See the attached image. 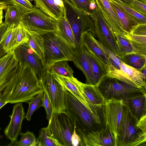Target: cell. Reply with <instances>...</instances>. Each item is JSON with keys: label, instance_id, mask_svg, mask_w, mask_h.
Instances as JSON below:
<instances>
[{"label": "cell", "instance_id": "obj_36", "mask_svg": "<svg viewBox=\"0 0 146 146\" xmlns=\"http://www.w3.org/2000/svg\"><path fill=\"white\" fill-rule=\"evenodd\" d=\"M43 93L38 94L28 102L29 108L26 115V119L27 121H30L34 112L41 107Z\"/></svg>", "mask_w": 146, "mask_h": 146}, {"label": "cell", "instance_id": "obj_12", "mask_svg": "<svg viewBox=\"0 0 146 146\" xmlns=\"http://www.w3.org/2000/svg\"><path fill=\"white\" fill-rule=\"evenodd\" d=\"M123 105L122 101L110 100L105 102L103 108L105 125L114 134L116 141L119 129Z\"/></svg>", "mask_w": 146, "mask_h": 146}, {"label": "cell", "instance_id": "obj_11", "mask_svg": "<svg viewBox=\"0 0 146 146\" xmlns=\"http://www.w3.org/2000/svg\"><path fill=\"white\" fill-rule=\"evenodd\" d=\"M94 32L98 40L114 52L119 57L118 46L115 36L97 9L91 15Z\"/></svg>", "mask_w": 146, "mask_h": 146}, {"label": "cell", "instance_id": "obj_5", "mask_svg": "<svg viewBox=\"0 0 146 146\" xmlns=\"http://www.w3.org/2000/svg\"><path fill=\"white\" fill-rule=\"evenodd\" d=\"M95 86L105 102L111 100L124 102L129 98L146 94V88L136 87L106 75Z\"/></svg>", "mask_w": 146, "mask_h": 146}, {"label": "cell", "instance_id": "obj_55", "mask_svg": "<svg viewBox=\"0 0 146 146\" xmlns=\"http://www.w3.org/2000/svg\"><path fill=\"white\" fill-rule=\"evenodd\" d=\"M1 130V127H0V130Z\"/></svg>", "mask_w": 146, "mask_h": 146}, {"label": "cell", "instance_id": "obj_2", "mask_svg": "<svg viewBox=\"0 0 146 146\" xmlns=\"http://www.w3.org/2000/svg\"><path fill=\"white\" fill-rule=\"evenodd\" d=\"M65 112L80 138L106 126L102 112L90 110L67 90L65 92Z\"/></svg>", "mask_w": 146, "mask_h": 146}, {"label": "cell", "instance_id": "obj_30", "mask_svg": "<svg viewBox=\"0 0 146 146\" xmlns=\"http://www.w3.org/2000/svg\"><path fill=\"white\" fill-rule=\"evenodd\" d=\"M120 59L124 63L138 70L146 65V55L133 53L124 55Z\"/></svg>", "mask_w": 146, "mask_h": 146}, {"label": "cell", "instance_id": "obj_4", "mask_svg": "<svg viewBox=\"0 0 146 146\" xmlns=\"http://www.w3.org/2000/svg\"><path fill=\"white\" fill-rule=\"evenodd\" d=\"M123 103L117 146H146V133L137 126L139 120L132 113L127 103Z\"/></svg>", "mask_w": 146, "mask_h": 146}, {"label": "cell", "instance_id": "obj_31", "mask_svg": "<svg viewBox=\"0 0 146 146\" xmlns=\"http://www.w3.org/2000/svg\"><path fill=\"white\" fill-rule=\"evenodd\" d=\"M15 25L13 24L8 27L4 34L1 41V43L5 51L7 53L15 49Z\"/></svg>", "mask_w": 146, "mask_h": 146}, {"label": "cell", "instance_id": "obj_56", "mask_svg": "<svg viewBox=\"0 0 146 146\" xmlns=\"http://www.w3.org/2000/svg\"></svg>", "mask_w": 146, "mask_h": 146}, {"label": "cell", "instance_id": "obj_27", "mask_svg": "<svg viewBox=\"0 0 146 146\" xmlns=\"http://www.w3.org/2000/svg\"><path fill=\"white\" fill-rule=\"evenodd\" d=\"M116 39L118 46L119 58L128 54L136 53L146 55L131 41L124 36L113 33Z\"/></svg>", "mask_w": 146, "mask_h": 146}, {"label": "cell", "instance_id": "obj_13", "mask_svg": "<svg viewBox=\"0 0 146 146\" xmlns=\"http://www.w3.org/2000/svg\"><path fill=\"white\" fill-rule=\"evenodd\" d=\"M117 146L114 134L106 126L92 131L80 138V146Z\"/></svg>", "mask_w": 146, "mask_h": 146}, {"label": "cell", "instance_id": "obj_28", "mask_svg": "<svg viewBox=\"0 0 146 146\" xmlns=\"http://www.w3.org/2000/svg\"><path fill=\"white\" fill-rule=\"evenodd\" d=\"M25 29L29 39L27 43L38 55L42 64L44 58V51L42 35L36 32Z\"/></svg>", "mask_w": 146, "mask_h": 146}, {"label": "cell", "instance_id": "obj_1", "mask_svg": "<svg viewBox=\"0 0 146 146\" xmlns=\"http://www.w3.org/2000/svg\"><path fill=\"white\" fill-rule=\"evenodd\" d=\"M34 70L29 64L19 63L2 92L7 103H28L38 94L44 92Z\"/></svg>", "mask_w": 146, "mask_h": 146}, {"label": "cell", "instance_id": "obj_21", "mask_svg": "<svg viewBox=\"0 0 146 146\" xmlns=\"http://www.w3.org/2000/svg\"><path fill=\"white\" fill-rule=\"evenodd\" d=\"M94 31L90 30L83 33V42L86 49L93 53L104 64H110L107 57L95 41Z\"/></svg>", "mask_w": 146, "mask_h": 146}, {"label": "cell", "instance_id": "obj_16", "mask_svg": "<svg viewBox=\"0 0 146 146\" xmlns=\"http://www.w3.org/2000/svg\"><path fill=\"white\" fill-rule=\"evenodd\" d=\"M19 63H27L34 70L40 79L43 71L42 61L38 55L26 43L19 46L14 50Z\"/></svg>", "mask_w": 146, "mask_h": 146}, {"label": "cell", "instance_id": "obj_18", "mask_svg": "<svg viewBox=\"0 0 146 146\" xmlns=\"http://www.w3.org/2000/svg\"><path fill=\"white\" fill-rule=\"evenodd\" d=\"M18 64L14 50L9 51L0 58V86L11 77Z\"/></svg>", "mask_w": 146, "mask_h": 146}, {"label": "cell", "instance_id": "obj_29", "mask_svg": "<svg viewBox=\"0 0 146 146\" xmlns=\"http://www.w3.org/2000/svg\"><path fill=\"white\" fill-rule=\"evenodd\" d=\"M108 0L112 8L116 13L125 31L127 34L129 33L132 28L138 24L112 0Z\"/></svg>", "mask_w": 146, "mask_h": 146}, {"label": "cell", "instance_id": "obj_20", "mask_svg": "<svg viewBox=\"0 0 146 146\" xmlns=\"http://www.w3.org/2000/svg\"><path fill=\"white\" fill-rule=\"evenodd\" d=\"M78 83L89 107L91 106H95L103 107L105 101L95 86L83 83L78 80Z\"/></svg>", "mask_w": 146, "mask_h": 146}, {"label": "cell", "instance_id": "obj_49", "mask_svg": "<svg viewBox=\"0 0 146 146\" xmlns=\"http://www.w3.org/2000/svg\"><path fill=\"white\" fill-rule=\"evenodd\" d=\"M54 1L57 5L64 9V3L62 0H54Z\"/></svg>", "mask_w": 146, "mask_h": 146}, {"label": "cell", "instance_id": "obj_22", "mask_svg": "<svg viewBox=\"0 0 146 146\" xmlns=\"http://www.w3.org/2000/svg\"><path fill=\"white\" fill-rule=\"evenodd\" d=\"M123 36L146 53V24H139L135 26L129 33Z\"/></svg>", "mask_w": 146, "mask_h": 146}, {"label": "cell", "instance_id": "obj_53", "mask_svg": "<svg viewBox=\"0 0 146 146\" xmlns=\"http://www.w3.org/2000/svg\"><path fill=\"white\" fill-rule=\"evenodd\" d=\"M137 0L146 4V0Z\"/></svg>", "mask_w": 146, "mask_h": 146}, {"label": "cell", "instance_id": "obj_6", "mask_svg": "<svg viewBox=\"0 0 146 146\" xmlns=\"http://www.w3.org/2000/svg\"><path fill=\"white\" fill-rule=\"evenodd\" d=\"M65 15L72 31L75 48L78 46L82 34L90 30L94 31L91 15L74 6L68 0H62Z\"/></svg>", "mask_w": 146, "mask_h": 146}, {"label": "cell", "instance_id": "obj_8", "mask_svg": "<svg viewBox=\"0 0 146 146\" xmlns=\"http://www.w3.org/2000/svg\"><path fill=\"white\" fill-rule=\"evenodd\" d=\"M57 20L36 7L22 15L21 22L27 29L40 35L55 32Z\"/></svg>", "mask_w": 146, "mask_h": 146}, {"label": "cell", "instance_id": "obj_14", "mask_svg": "<svg viewBox=\"0 0 146 146\" xmlns=\"http://www.w3.org/2000/svg\"><path fill=\"white\" fill-rule=\"evenodd\" d=\"M98 11L113 33L127 34L115 11L108 0H95Z\"/></svg>", "mask_w": 146, "mask_h": 146}, {"label": "cell", "instance_id": "obj_17", "mask_svg": "<svg viewBox=\"0 0 146 146\" xmlns=\"http://www.w3.org/2000/svg\"><path fill=\"white\" fill-rule=\"evenodd\" d=\"M83 33L81 35L78 46L74 49L72 61L85 75L86 83L96 86V83L91 70L85 51L83 42Z\"/></svg>", "mask_w": 146, "mask_h": 146}, {"label": "cell", "instance_id": "obj_54", "mask_svg": "<svg viewBox=\"0 0 146 146\" xmlns=\"http://www.w3.org/2000/svg\"><path fill=\"white\" fill-rule=\"evenodd\" d=\"M3 0H0V2H1Z\"/></svg>", "mask_w": 146, "mask_h": 146}, {"label": "cell", "instance_id": "obj_46", "mask_svg": "<svg viewBox=\"0 0 146 146\" xmlns=\"http://www.w3.org/2000/svg\"><path fill=\"white\" fill-rule=\"evenodd\" d=\"M72 135L71 142L72 146H80V137L76 133L75 128Z\"/></svg>", "mask_w": 146, "mask_h": 146}, {"label": "cell", "instance_id": "obj_50", "mask_svg": "<svg viewBox=\"0 0 146 146\" xmlns=\"http://www.w3.org/2000/svg\"><path fill=\"white\" fill-rule=\"evenodd\" d=\"M8 5L5 3L0 2V9L6 11Z\"/></svg>", "mask_w": 146, "mask_h": 146}, {"label": "cell", "instance_id": "obj_42", "mask_svg": "<svg viewBox=\"0 0 146 146\" xmlns=\"http://www.w3.org/2000/svg\"><path fill=\"white\" fill-rule=\"evenodd\" d=\"M41 106L43 107L46 113V118L49 122L53 113V108L47 93L44 92Z\"/></svg>", "mask_w": 146, "mask_h": 146}, {"label": "cell", "instance_id": "obj_39", "mask_svg": "<svg viewBox=\"0 0 146 146\" xmlns=\"http://www.w3.org/2000/svg\"><path fill=\"white\" fill-rule=\"evenodd\" d=\"M14 30L16 49L19 46L27 43L29 39L26 30L21 22Z\"/></svg>", "mask_w": 146, "mask_h": 146}, {"label": "cell", "instance_id": "obj_10", "mask_svg": "<svg viewBox=\"0 0 146 146\" xmlns=\"http://www.w3.org/2000/svg\"><path fill=\"white\" fill-rule=\"evenodd\" d=\"M104 65L106 76L117 79L136 87H146V79L142 73L121 61L119 69L110 64Z\"/></svg>", "mask_w": 146, "mask_h": 146}, {"label": "cell", "instance_id": "obj_47", "mask_svg": "<svg viewBox=\"0 0 146 146\" xmlns=\"http://www.w3.org/2000/svg\"><path fill=\"white\" fill-rule=\"evenodd\" d=\"M10 78L0 86V99L3 98V92L9 83Z\"/></svg>", "mask_w": 146, "mask_h": 146}, {"label": "cell", "instance_id": "obj_48", "mask_svg": "<svg viewBox=\"0 0 146 146\" xmlns=\"http://www.w3.org/2000/svg\"><path fill=\"white\" fill-rule=\"evenodd\" d=\"M123 3L130 7H131L132 3L133 0H114Z\"/></svg>", "mask_w": 146, "mask_h": 146}, {"label": "cell", "instance_id": "obj_25", "mask_svg": "<svg viewBox=\"0 0 146 146\" xmlns=\"http://www.w3.org/2000/svg\"><path fill=\"white\" fill-rule=\"evenodd\" d=\"M146 94L127 99L123 102L127 104L133 114L139 120L146 115Z\"/></svg>", "mask_w": 146, "mask_h": 146}, {"label": "cell", "instance_id": "obj_32", "mask_svg": "<svg viewBox=\"0 0 146 146\" xmlns=\"http://www.w3.org/2000/svg\"><path fill=\"white\" fill-rule=\"evenodd\" d=\"M67 60L58 62L53 64L48 69L51 73H54L64 76L73 78L74 71L69 65Z\"/></svg>", "mask_w": 146, "mask_h": 146}, {"label": "cell", "instance_id": "obj_26", "mask_svg": "<svg viewBox=\"0 0 146 146\" xmlns=\"http://www.w3.org/2000/svg\"><path fill=\"white\" fill-rule=\"evenodd\" d=\"M55 32L67 44L75 48L74 35L65 14L57 20Z\"/></svg>", "mask_w": 146, "mask_h": 146}, {"label": "cell", "instance_id": "obj_19", "mask_svg": "<svg viewBox=\"0 0 146 146\" xmlns=\"http://www.w3.org/2000/svg\"><path fill=\"white\" fill-rule=\"evenodd\" d=\"M51 73L54 78L66 90H68L88 108L92 110L79 88L77 78L74 77L72 78L66 77L54 73Z\"/></svg>", "mask_w": 146, "mask_h": 146}, {"label": "cell", "instance_id": "obj_9", "mask_svg": "<svg viewBox=\"0 0 146 146\" xmlns=\"http://www.w3.org/2000/svg\"><path fill=\"white\" fill-rule=\"evenodd\" d=\"M39 80L44 92L50 101L53 112L65 113V88L54 78L49 70L43 71Z\"/></svg>", "mask_w": 146, "mask_h": 146}, {"label": "cell", "instance_id": "obj_52", "mask_svg": "<svg viewBox=\"0 0 146 146\" xmlns=\"http://www.w3.org/2000/svg\"><path fill=\"white\" fill-rule=\"evenodd\" d=\"M7 103L2 98L0 99V109Z\"/></svg>", "mask_w": 146, "mask_h": 146}, {"label": "cell", "instance_id": "obj_45", "mask_svg": "<svg viewBox=\"0 0 146 146\" xmlns=\"http://www.w3.org/2000/svg\"><path fill=\"white\" fill-rule=\"evenodd\" d=\"M137 126L143 132L146 133V115L143 116L138 121Z\"/></svg>", "mask_w": 146, "mask_h": 146}, {"label": "cell", "instance_id": "obj_3", "mask_svg": "<svg viewBox=\"0 0 146 146\" xmlns=\"http://www.w3.org/2000/svg\"><path fill=\"white\" fill-rule=\"evenodd\" d=\"M42 35L44 51L42 62L43 71L49 69L58 62L72 61L75 48L67 44L55 32Z\"/></svg>", "mask_w": 146, "mask_h": 146}, {"label": "cell", "instance_id": "obj_38", "mask_svg": "<svg viewBox=\"0 0 146 146\" xmlns=\"http://www.w3.org/2000/svg\"><path fill=\"white\" fill-rule=\"evenodd\" d=\"M36 146H59L56 141L49 137L46 127L41 128L36 138Z\"/></svg>", "mask_w": 146, "mask_h": 146}, {"label": "cell", "instance_id": "obj_43", "mask_svg": "<svg viewBox=\"0 0 146 146\" xmlns=\"http://www.w3.org/2000/svg\"><path fill=\"white\" fill-rule=\"evenodd\" d=\"M131 8L139 14L146 16V4L137 0H133Z\"/></svg>", "mask_w": 146, "mask_h": 146}, {"label": "cell", "instance_id": "obj_15", "mask_svg": "<svg viewBox=\"0 0 146 146\" xmlns=\"http://www.w3.org/2000/svg\"><path fill=\"white\" fill-rule=\"evenodd\" d=\"M9 116L10 121L5 128L4 133L6 138L10 140L11 143H13L17 140L22 132V122L26 119L22 102L16 103L13 107L12 114Z\"/></svg>", "mask_w": 146, "mask_h": 146}, {"label": "cell", "instance_id": "obj_24", "mask_svg": "<svg viewBox=\"0 0 146 146\" xmlns=\"http://www.w3.org/2000/svg\"><path fill=\"white\" fill-rule=\"evenodd\" d=\"M84 49L91 70L97 85L102 78L106 75V70L104 64L99 58L87 50L85 47Z\"/></svg>", "mask_w": 146, "mask_h": 146}, {"label": "cell", "instance_id": "obj_7", "mask_svg": "<svg viewBox=\"0 0 146 146\" xmlns=\"http://www.w3.org/2000/svg\"><path fill=\"white\" fill-rule=\"evenodd\" d=\"M46 128L48 136L56 141L59 146H72L74 126L65 113L53 112Z\"/></svg>", "mask_w": 146, "mask_h": 146}, {"label": "cell", "instance_id": "obj_33", "mask_svg": "<svg viewBox=\"0 0 146 146\" xmlns=\"http://www.w3.org/2000/svg\"><path fill=\"white\" fill-rule=\"evenodd\" d=\"M22 15L13 5H8L5 12L4 23L8 27L14 24L15 28L19 24Z\"/></svg>", "mask_w": 146, "mask_h": 146}, {"label": "cell", "instance_id": "obj_40", "mask_svg": "<svg viewBox=\"0 0 146 146\" xmlns=\"http://www.w3.org/2000/svg\"><path fill=\"white\" fill-rule=\"evenodd\" d=\"M95 41L108 58L110 64L117 68L119 69V65L121 61L120 59L114 52L103 45L100 41L97 40L96 39Z\"/></svg>", "mask_w": 146, "mask_h": 146}, {"label": "cell", "instance_id": "obj_51", "mask_svg": "<svg viewBox=\"0 0 146 146\" xmlns=\"http://www.w3.org/2000/svg\"><path fill=\"white\" fill-rule=\"evenodd\" d=\"M146 65L143 67V68L138 70L142 74L144 78L146 79Z\"/></svg>", "mask_w": 146, "mask_h": 146}, {"label": "cell", "instance_id": "obj_35", "mask_svg": "<svg viewBox=\"0 0 146 146\" xmlns=\"http://www.w3.org/2000/svg\"><path fill=\"white\" fill-rule=\"evenodd\" d=\"M78 9L90 14L98 9L95 0H68Z\"/></svg>", "mask_w": 146, "mask_h": 146}, {"label": "cell", "instance_id": "obj_37", "mask_svg": "<svg viewBox=\"0 0 146 146\" xmlns=\"http://www.w3.org/2000/svg\"><path fill=\"white\" fill-rule=\"evenodd\" d=\"M112 1L121 7L138 24H146V16L139 14L132 8L123 3L114 0Z\"/></svg>", "mask_w": 146, "mask_h": 146}, {"label": "cell", "instance_id": "obj_44", "mask_svg": "<svg viewBox=\"0 0 146 146\" xmlns=\"http://www.w3.org/2000/svg\"><path fill=\"white\" fill-rule=\"evenodd\" d=\"M8 26L4 23L0 25V58L4 56L7 53L4 50L1 43V41L4 34L6 31Z\"/></svg>", "mask_w": 146, "mask_h": 146}, {"label": "cell", "instance_id": "obj_23", "mask_svg": "<svg viewBox=\"0 0 146 146\" xmlns=\"http://www.w3.org/2000/svg\"><path fill=\"white\" fill-rule=\"evenodd\" d=\"M33 0L36 8L57 20L64 15V9L57 5L54 0Z\"/></svg>", "mask_w": 146, "mask_h": 146}, {"label": "cell", "instance_id": "obj_41", "mask_svg": "<svg viewBox=\"0 0 146 146\" xmlns=\"http://www.w3.org/2000/svg\"><path fill=\"white\" fill-rule=\"evenodd\" d=\"M13 5L23 15L31 10L33 5L29 0H11Z\"/></svg>", "mask_w": 146, "mask_h": 146}, {"label": "cell", "instance_id": "obj_34", "mask_svg": "<svg viewBox=\"0 0 146 146\" xmlns=\"http://www.w3.org/2000/svg\"><path fill=\"white\" fill-rule=\"evenodd\" d=\"M21 138L19 141L17 140L8 145L9 146H36V138L32 132L27 130L26 132H21L20 134Z\"/></svg>", "mask_w": 146, "mask_h": 146}]
</instances>
